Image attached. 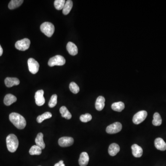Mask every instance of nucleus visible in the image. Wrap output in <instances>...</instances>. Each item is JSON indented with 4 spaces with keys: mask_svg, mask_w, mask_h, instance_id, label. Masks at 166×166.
<instances>
[{
    "mask_svg": "<svg viewBox=\"0 0 166 166\" xmlns=\"http://www.w3.org/2000/svg\"><path fill=\"white\" fill-rule=\"evenodd\" d=\"M9 120L13 125L19 129H23L26 125L24 117L18 113H12L9 115Z\"/></svg>",
    "mask_w": 166,
    "mask_h": 166,
    "instance_id": "f257e3e1",
    "label": "nucleus"
},
{
    "mask_svg": "<svg viewBox=\"0 0 166 166\" xmlns=\"http://www.w3.org/2000/svg\"><path fill=\"white\" fill-rule=\"evenodd\" d=\"M6 143L7 149L10 152L13 153L15 152L18 148V139L14 134H9L7 137Z\"/></svg>",
    "mask_w": 166,
    "mask_h": 166,
    "instance_id": "f03ea898",
    "label": "nucleus"
},
{
    "mask_svg": "<svg viewBox=\"0 0 166 166\" xmlns=\"http://www.w3.org/2000/svg\"><path fill=\"white\" fill-rule=\"evenodd\" d=\"M40 30L46 36L48 37H51L54 33L55 28L54 25L51 23L45 22L41 25Z\"/></svg>",
    "mask_w": 166,
    "mask_h": 166,
    "instance_id": "7ed1b4c3",
    "label": "nucleus"
},
{
    "mask_svg": "<svg viewBox=\"0 0 166 166\" xmlns=\"http://www.w3.org/2000/svg\"><path fill=\"white\" fill-rule=\"evenodd\" d=\"M66 60L62 55H57L51 58L48 60V65L50 66H63L65 64Z\"/></svg>",
    "mask_w": 166,
    "mask_h": 166,
    "instance_id": "20e7f679",
    "label": "nucleus"
},
{
    "mask_svg": "<svg viewBox=\"0 0 166 166\" xmlns=\"http://www.w3.org/2000/svg\"><path fill=\"white\" fill-rule=\"evenodd\" d=\"M30 43V40L29 39L24 38L23 39L16 42L15 47L19 51H25L29 48Z\"/></svg>",
    "mask_w": 166,
    "mask_h": 166,
    "instance_id": "39448f33",
    "label": "nucleus"
},
{
    "mask_svg": "<svg viewBox=\"0 0 166 166\" xmlns=\"http://www.w3.org/2000/svg\"><path fill=\"white\" fill-rule=\"evenodd\" d=\"M147 112L145 110H142L136 113L133 117V121L136 125L142 123L146 119L147 116Z\"/></svg>",
    "mask_w": 166,
    "mask_h": 166,
    "instance_id": "423d86ee",
    "label": "nucleus"
},
{
    "mask_svg": "<svg viewBox=\"0 0 166 166\" xmlns=\"http://www.w3.org/2000/svg\"><path fill=\"white\" fill-rule=\"evenodd\" d=\"M122 127V124L120 122H116L109 125L106 128V132L109 134H115L120 132L121 130Z\"/></svg>",
    "mask_w": 166,
    "mask_h": 166,
    "instance_id": "0eeeda50",
    "label": "nucleus"
},
{
    "mask_svg": "<svg viewBox=\"0 0 166 166\" xmlns=\"http://www.w3.org/2000/svg\"><path fill=\"white\" fill-rule=\"evenodd\" d=\"M29 70L32 74H36L38 72L39 68V64L34 59L31 58L28 60Z\"/></svg>",
    "mask_w": 166,
    "mask_h": 166,
    "instance_id": "6e6552de",
    "label": "nucleus"
},
{
    "mask_svg": "<svg viewBox=\"0 0 166 166\" xmlns=\"http://www.w3.org/2000/svg\"><path fill=\"white\" fill-rule=\"evenodd\" d=\"M74 139L71 137H63L60 138L58 140L60 146L62 147H69L73 145Z\"/></svg>",
    "mask_w": 166,
    "mask_h": 166,
    "instance_id": "1a4fd4ad",
    "label": "nucleus"
},
{
    "mask_svg": "<svg viewBox=\"0 0 166 166\" xmlns=\"http://www.w3.org/2000/svg\"><path fill=\"white\" fill-rule=\"evenodd\" d=\"M44 91L42 90H39L36 92L35 99L36 104L38 106H42L45 103V100L43 97Z\"/></svg>",
    "mask_w": 166,
    "mask_h": 166,
    "instance_id": "9d476101",
    "label": "nucleus"
},
{
    "mask_svg": "<svg viewBox=\"0 0 166 166\" xmlns=\"http://www.w3.org/2000/svg\"><path fill=\"white\" fill-rule=\"evenodd\" d=\"M20 83L19 80L16 77H7L5 79V84L7 87H12L13 86H18Z\"/></svg>",
    "mask_w": 166,
    "mask_h": 166,
    "instance_id": "9b49d317",
    "label": "nucleus"
},
{
    "mask_svg": "<svg viewBox=\"0 0 166 166\" xmlns=\"http://www.w3.org/2000/svg\"><path fill=\"white\" fill-rule=\"evenodd\" d=\"M132 150L133 156L134 157L138 158L142 156L143 153V149L137 144H134L132 145Z\"/></svg>",
    "mask_w": 166,
    "mask_h": 166,
    "instance_id": "f8f14e48",
    "label": "nucleus"
},
{
    "mask_svg": "<svg viewBox=\"0 0 166 166\" xmlns=\"http://www.w3.org/2000/svg\"><path fill=\"white\" fill-rule=\"evenodd\" d=\"M155 146L158 150L161 151L166 150V143L162 138H158L155 139Z\"/></svg>",
    "mask_w": 166,
    "mask_h": 166,
    "instance_id": "ddd939ff",
    "label": "nucleus"
},
{
    "mask_svg": "<svg viewBox=\"0 0 166 166\" xmlns=\"http://www.w3.org/2000/svg\"><path fill=\"white\" fill-rule=\"evenodd\" d=\"M89 161L88 154L86 152H82L80 155L79 163L80 166H86Z\"/></svg>",
    "mask_w": 166,
    "mask_h": 166,
    "instance_id": "4468645a",
    "label": "nucleus"
},
{
    "mask_svg": "<svg viewBox=\"0 0 166 166\" xmlns=\"http://www.w3.org/2000/svg\"><path fill=\"white\" fill-rule=\"evenodd\" d=\"M66 49L69 54L71 55H75L78 53L77 47L74 43L71 42H68L66 45Z\"/></svg>",
    "mask_w": 166,
    "mask_h": 166,
    "instance_id": "2eb2a0df",
    "label": "nucleus"
},
{
    "mask_svg": "<svg viewBox=\"0 0 166 166\" xmlns=\"http://www.w3.org/2000/svg\"><path fill=\"white\" fill-rule=\"evenodd\" d=\"M120 146L115 143L111 144L109 148V153L111 156H115L120 151Z\"/></svg>",
    "mask_w": 166,
    "mask_h": 166,
    "instance_id": "dca6fc26",
    "label": "nucleus"
},
{
    "mask_svg": "<svg viewBox=\"0 0 166 166\" xmlns=\"http://www.w3.org/2000/svg\"><path fill=\"white\" fill-rule=\"evenodd\" d=\"M105 99L104 97L102 96H99L98 97L95 103V108L98 111H101L103 109L105 106Z\"/></svg>",
    "mask_w": 166,
    "mask_h": 166,
    "instance_id": "f3484780",
    "label": "nucleus"
},
{
    "mask_svg": "<svg viewBox=\"0 0 166 166\" xmlns=\"http://www.w3.org/2000/svg\"><path fill=\"white\" fill-rule=\"evenodd\" d=\"M17 101V98L11 94H8L5 96L4 99V103L6 106H10Z\"/></svg>",
    "mask_w": 166,
    "mask_h": 166,
    "instance_id": "a211bd4d",
    "label": "nucleus"
},
{
    "mask_svg": "<svg viewBox=\"0 0 166 166\" xmlns=\"http://www.w3.org/2000/svg\"><path fill=\"white\" fill-rule=\"evenodd\" d=\"M43 135L42 133H40L37 134L35 139L36 145L40 147L42 150H43L45 147V144L43 141Z\"/></svg>",
    "mask_w": 166,
    "mask_h": 166,
    "instance_id": "6ab92c4d",
    "label": "nucleus"
},
{
    "mask_svg": "<svg viewBox=\"0 0 166 166\" xmlns=\"http://www.w3.org/2000/svg\"><path fill=\"white\" fill-rule=\"evenodd\" d=\"M73 1L71 0H68L66 1L64 6L63 8V12L64 15H67L70 12L71 8L73 7Z\"/></svg>",
    "mask_w": 166,
    "mask_h": 166,
    "instance_id": "aec40b11",
    "label": "nucleus"
},
{
    "mask_svg": "<svg viewBox=\"0 0 166 166\" xmlns=\"http://www.w3.org/2000/svg\"><path fill=\"white\" fill-rule=\"evenodd\" d=\"M111 108L115 111L121 112L125 109V104L122 102H116L112 104Z\"/></svg>",
    "mask_w": 166,
    "mask_h": 166,
    "instance_id": "412c9836",
    "label": "nucleus"
},
{
    "mask_svg": "<svg viewBox=\"0 0 166 166\" xmlns=\"http://www.w3.org/2000/svg\"><path fill=\"white\" fill-rule=\"evenodd\" d=\"M60 112L62 115V117L65 118L66 120L71 119V115L68 109L65 106H63L60 109Z\"/></svg>",
    "mask_w": 166,
    "mask_h": 166,
    "instance_id": "4be33fe9",
    "label": "nucleus"
},
{
    "mask_svg": "<svg viewBox=\"0 0 166 166\" xmlns=\"http://www.w3.org/2000/svg\"><path fill=\"white\" fill-rule=\"evenodd\" d=\"M23 2V0H12L8 4V8L10 9H14L17 8Z\"/></svg>",
    "mask_w": 166,
    "mask_h": 166,
    "instance_id": "5701e85b",
    "label": "nucleus"
},
{
    "mask_svg": "<svg viewBox=\"0 0 166 166\" xmlns=\"http://www.w3.org/2000/svg\"><path fill=\"white\" fill-rule=\"evenodd\" d=\"M162 123V119L161 115L158 113H155L153 115V120L152 124L155 126H159Z\"/></svg>",
    "mask_w": 166,
    "mask_h": 166,
    "instance_id": "b1692460",
    "label": "nucleus"
},
{
    "mask_svg": "<svg viewBox=\"0 0 166 166\" xmlns=\"http://www.w3.org/2000/svg\"><path fill=\"white\" fill-rule=\"evenodd\" d=\"M52 116V115L51 113H50V112H45L42 115L38 116L37 119H36V121H37L38 123H41L44 120L51 118Z\"/></svg>",
    "mask_w": 166,
    "mask_h": 166,
    "instance_id": "393cba45",
    "label": "nucleus"
},
{
    "mask_svg": "<svg viewBox=\"0 0 166 166\" xmlns=\"http://www.w3.org/2000/svg\"><path fill=\"white\" fill-rule=\"evenodd\" d=\"M42 153V149L37 145H33L29 150L31 155H40Z\"/></svg>",
    "mask_w": 166,
    "mask_h": 166,
    "instance_id": "a878e982",
    "label": "nucleus"
},
{
    "mask_svg": "<svg viewBox=\"0 0 166 166\" xmlns=\"http://www.w3.org/2000/svg\"><path fill=\"white\" fill-rule=\"evenodd\" d=\"M65 3V0H55L54 2V7L57 10H62L63 8Z\"/></svg>",
    "mask_w": 166,
    "mask_h": 166,
    "instance_id": "bb28decb",
    "label": "nucleus"
},
{
    "mask_svg": "<svg viewBox=\"0 0 166 166\" xmlns=\"http://www.w3.org/2000/svg\"><path fill=\"white\" fill-rule=\"evenodd\" d=\"M57 103V95L56 94L52 95L48 103V106L50 108H54L56 106Z\"/></svg>",
    "mask_w": 166,
    "mask_h": 166,
    "instance_id": "cd10ccee",
    "label": "nucleus"
},
{
    "mask_svg": "<svg viewBox=\"0 0 166 166\" xmlns=\"http://www.w3.org/2000/svg\"><path fill=\"white\" fill-rule=\"evenodd\" d=\"M69 89L71 92L74 94H77L80 92V88L79 86L74 82L71 83L70 84Z\"/></svg>",
    "mask_w": 166,
    "mask_h": 166,
    "instance_id": "c85d7f7f",
    "label": "nucleus"
},
{
    "mask_svg": "<svg viewBox=\"0 0 166 166\" xmlns=\"http://www.w3.org/2000/svg\"><path fill=\"white\" fill-rule=\"evenodd\" d=\"M92 116L91 114H86L85 115H82L80 117V120L83 122H87L92 120Z\"/></svg>",
    "mask_w": 166,
    "mask_h": 166,
    "instance_id": "c756f323",
    "label": "nucleus"
},
{
    "mask_svg": "<svg viewBox=\"0 0 166 166\" xmlns=\"http://www.w3.org/2000/svg\"><path fill=\"white\" fill-rule=\"evenodd\" d=\"M54 166H65V165L64 164V162L63 161H60L59 162L56 163Z\"/></svg>",
    "mask_w": 166,
    "mask_h": 166,
    "instance_id": "7c9ffc66",
    "label": "nucleus"
},
{
    "mask_svg": "<svg viewBox=\"0 0 166 166\" xmlns=\"http://www.w3.org/2000/svg\"><path fill=\"white\" fill-rule=\"evenodd\" d=\"M2 54H3V49H2L1 45H0V57L2 55Z\"/></svg>",
    "mask_w": 166,
    "mask_h": 166,
    "instance_id": "2f4dec72",
    "label": "nucleus"
},
{
    "mask_svg": "<svg viewBox=\"0 0 166 166\" xmlns=\"http://www.w3.org/2000/svg\"></svg>",
    "mask_w": 166,
    "mask_h": 166,
    "instance_id": "473e14b6",
    "label": "nucleus"
}]
</instances>
